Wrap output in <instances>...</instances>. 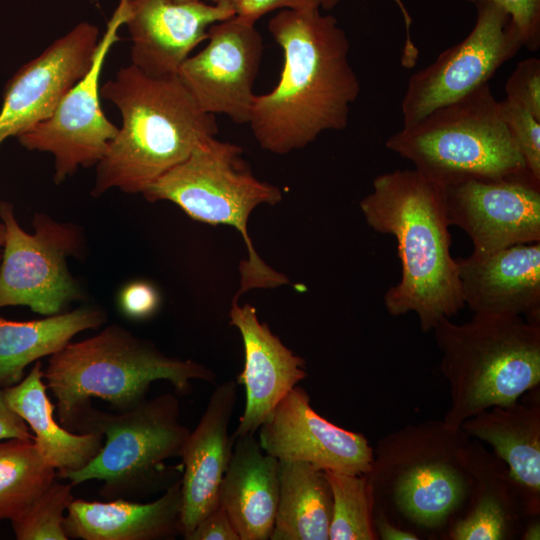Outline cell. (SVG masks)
Wrapping results in <instances>:
<instances>
[{
    "mask_svg": "<svg viewBox=\"0 0 540 540\" xmlns=\"http://www.w3.org/2000/svg\"><path fill=\"white\" fill-rule=\"evenodd\" d=\"M268 31L282 49L283 67L276 86L255 96L248 125L262 149L284 155L344 129L360 82L345 31L319 8L283 9Z\"/></svg>",
    "mask_w": 540,
    "mask_h": 540,
    "instance_id": "1",
    "label": "cell"
},
{
    "mask_svg": "<svg viewBox=\"0 0 540 540\" xmlns=\"http://www.w3.org/2000/svg\"><path fill=\"white\" fill-rule=\"evenodd\" d=\"M359 205L371 229L397 242L401 276L384 294L387 312L415 313L423 332L456 315L465 305L444 186L415 168L394 170L377 176Z\"/></svg>",
    "mask_w": 540,
    "mask_h": 540,
    "instance_id": "2",
    "label": "cell"
},
{
    "mask_svg": "<svg viewBox=\"0 0 540 540\" xmlns=\"http://www.w3.org/2000/svg\"><path fill=\"white\" fill-rule=\"evenodd\" d=\"M119 110L121 125L96 165L92 195L117 188L143 193L153 182L215 137V115L203 112L176 76L154 78L132 64L100 86Z\"/></svg>",
    "mask_w": 540,
    "mask_h": 540,
    "instance_id": "3",
    "label": "cell"
},
{
    "mask_svg": "<svg viewBox=\"0 0 540 540\" xmlns=\"http://www.w3.org/2000/svg\"><path fill=\"white\" fill-rule=\"evenodd\" d=\"M470 440L444 420L409 424L382 437L366 473L373 512L415 534L444 529L468 501Z\"/></svg>",
    "mask_w": 540,
    "mask_h": 540,
    "instance_id": "4",
    "label": "cell"
},
{
    "mask_svg": "<svg viewBox=\"0 0 540 540\" xmlns=\"http://www.w3.org/2000/svg\"><path fill=\"white\" fill-rule=\"evenodd\" d=\"M44 380L56 399L59 422L72 429L92 398L126 411L146 399L154 381L166 380L176 393L186 395L191 393L193 381L215 383L216 374L194 360L170 357L151 342L112 324L51 355Z\"/></svg>",
    "mask_w": 540,
    "mask_h": 540,
    "instance_id": "5",
    "label": "cell"
},
{
    "mask_svg": "<svg viewBox=\"0 0 540 540\" xmlns=\"http://www.w3.org/2000/svg\"><path fill=\"white\" fill-rule=\"evenodd\" d=\"M432 331L450 388L443 420L452 427L540 383V325L521 316L473 314L461 324L443 318Z\"/></svg>",
    "mask_w": 540,
    "mask_h": 540,
    "instance_id": "6",
    "label": "cell"
},
{
    "mask_svg": "<svg viewBox=\"0 0 540 540\" xmlns=\"http://www.w3.org/2000/svg\"><path fill=\"white\" fill-rule=\"evenodd\" d=\"M386 147L443 186L531 174L489 82L403 126Z\"/></svg>",
    "mask_w": 540,
    "mask_h": 540,
    "instance_id": "7",
    "label": "cell"
},
{
    "mask_svg": "<svg viewBox=\"0 0 540 540\" xmlns=\"http://www.w3.org/2000/svg\"><path fill=\"white\" fill-rule=\"evenodd\" d=\"M240 146L211 137L201 143L142 194L151 202L170 201L192 219L237 230L247 248L239 264L240 289L234 299L251 289H272L288 278L267 265L258 255L248 234V220L260 204L282 200L279 187L257 179L242 157Z\"/></svg>",
    "mask_w": 540,
    "mask_h": 540,
    "instance_id": "8",
    "label": "cell"
},
{
    "mask_svg": "<svg viewBox=\"0 0 540 540\" xmlns=\"http://www.w3.org/2000/svg\"><path fill=\"white\" fill-rule=\"evenodd\" d=\"M73 430L99 432L104 437L100 452L83 468L59 472L74 486L89 480L103 482L100 494L109 499L151 494L166 489L176 479L167 460L180 457L190 430L180 422L176 395L167 393L145 399L116 413L88 406Z\"/></svg>",
    "mask_w": 540,
    "mask_h": 540,
    "instance_id": "9",
    "label": "cell"
},
{
    "mask_svg": "<svg viewBox=\"0 0 540 540\" xmlns=\"http://www.w3.org/2000/svg\"><path fill=\"white\" fill-rule=\"evenodd\" d=\"M5 225V244L0 263V308L28 306L33 312L51 316L83 298L80 286L70 274L66 258L82 249V236L75 225L58 222L36 213L34 233L17 222L14 208L0 202Z\"/></svg>",
    "mask_w": 540,
    "mask_h": 540,
    "instance_id": "10",
    "label": "cell"
},
{
    "mask_svg": "<svg viewBox=\"0 0 540 540\" xmlns=\"http://www.w3.org/2000/svg\"><path fill=\"white\" fill-rule=\"evenodd\" d=\"M475 5L477 18L467 37L408 80L401 103L403 126L415 124L489 82L523 47L519 32L501 7L488 1Z\"/></svg>",
    "mask_w": 540,
    "mask_h": 540,
    "instance_id": "11",
    "label": "cell"
},
{
    "mask_svg": "<svg viewBox=\"0 0 540 540\" xmlns=\"http://www.w3.org/2000/svg\"><path fill=\"white\" fill-rule=\"evenodd\" d=\"M127 16L128 0H119L99 40L89 71L48 118L17 136L26 149L53 155L57 184L72 176L79 167L96 166L118 131L101 108L99 82L105 58L119 40L118 32Z\"/></svg>",
    "mask_w": 540,
    "mask_h": 540,
    "instance_id": "12",
    "label": "cell"
},
{
    "mask_svg": "<svg viewBox=\"0 0 540 540\" xmlns=\"http://www.w3.org/2000/svg\"><path fill=\"white\" fill-rule=\"evenodd\" d=\"M207 41L182 63L177 77L203 112L249 124L264 51L261 34L235 15L210 26Z\"/></svg>",
    "mask_w": 540,
    "mask_h": 540,
    "instance_id": "13",
    "label": "cell"
},
{
    "mask_svg": "<svg viewBox=\"0 0 540 540\" xmlns=\"http://www.w3.org/2000/svg\"><path fill=\"white\" fill-rule=\"evenodd\" d=\"M444 194L449 224L468 235L473 252L540 241V180L531 174L469 179Z\"/></svg>",
    "mask_w": 540,
    "mask_h": 540,
    "instance_id": "14",
    "label": "cell"
},
{
    "mask_svg": "<svg viewBox=\"0 0 540 540\" xmlns=\"http://www.w3.org/2000/svg\"><path fill=\"white\" fill-rule=\"evenodd\" d=\"M99 40L98 27L81 22L13 75L5 86L0 110V144L52 114L89 71Z\"/></svg>",
    "mask_w": 540,
    "mask_h": 540,
    "instance_id": "15",
    "label": "cell"
},
{
    "mask_svg": "<svg viewBox=\"0 0 540 540\" xmlns=\"http://www.w3.org/2000/svg\"><path fill=\"white\" fill-rule=\"evenodd\" d=\"M261 448L278 461L304 462L322 471L366 474L373 447L357 432L319 415L296 385L258 429Z\"/></svg>",
    "mask_w": 540,
    "mask_h": 540,
    "instance_id": "16",
    "label": "cell"
},
{
    "mask_svg": "<svg viewBox=\"0 0 540 540\" xmlns=\"http://www.w3.org/2000/svg\"><path fill=\"white\" fill-rule=\"evenodd\" d=\"M236 15V3L202 0H128L127 26L133 66L154 78L177 75L210 26Z\"/></svg>",
    "mask_w": 540,
    "mask_h": 540,
    "instance_id": "17",
    "label": "cell"
},
{
    "mask_svg": "<svg viewBox=\"0 0 540 540\" xmlns=\"http://www.w3.org/2000/svg\"><path fill=\"white\" fill-rule=\"evenodd\" d=\"M229 324L239 331L244 366L236 383L244 387L245 406L232 436L255 434L278 403L307 376L305 360L294 354L266 323L255 307L233 299Z\"/></svg>",
    "mask_w": 540,
    "mask_h": 540,
    "instance_id": "18",
    "label": "cell"
},
{
    "mask_svg": "<svg viewBox=\"0 0 540 540\" xmlns=\"http://www.w3.org/2000/svg\"><path fill=\"white\" fill-rule=\"evenodd\" d=\"M461 295L473 314L521 316L540 325V241L458 258Z\"/></svg>",
    "mask_w": 540,
    "mask_h": 540,
    "instance_id": "19",
    "label": "cell"
},
{
    "mask_svg": "<svg viewBox=\"0 0 540 540\" xmlns=\"http://www.w3.org/2000/svg\"><path fill=\"white\" fill-rule=\"evenodd\" d=\"M238 384L223 382L183 445L180 534L187 540L196 525L219 505V491L232 454L229 425L237 402Z\"/></svg>",
    "mask_w": 540,
    "mask_h": 540,
    "instance_id": "20",
    "label": "cell"
},
{
    "mask_svg": "<svg viewBox=\"0 0 540 540\" xmlns=\"http://www.w3.org/2000/svg\"><path fill=\"white\" fill-rule=\"evenodd\" d=\"M460 429L490 445L506 465L529 517L540 514V406L519 399L465 420Z\"/></svg>",
    "mask_w": 540,
    "mask_h": 540,
    "instance_id": "21",
    "label": "cell"
},
{
    "mask_svg": "<svg viewBox=\"0 0 540 540\" xmlns=\"http://www.w3.org/2000/svg\"><path fill=\"white\" fill-rule=\"evenodd\" d=\"M64 529L82 540H169L180 534L181 483L176 479L157 499L138 503L73 499Z\"/></svg>",
    "mask_w": 540,
    "mask_h": 540,
    "instance_id": "22",
    "label": "cell"
},
{
    "mask_svg": "<svg viewBox=\"0 0 540 540\" xmlns=\"http://www.w3.org/2000/svg\"><path fill=\"white\" fill-rule=\"evenodd\" d=\"M278 499V460L261 448L255 434L234 438L220 486L219 504L240 540L270 539Z\"/></svg>",
    "mask_w": 540,
    "mask_h": 540,
    "instance_id": "23",
    "label": "cell"
},
{
    "mask_svg": "<svg viewBox=\"0 0 540 540\" xmlns=\"http://www.w3.org/2000/svg\"><path fill=\"white\" fill-rule=\"evenodd\" d=\"M468 471L472 480L470 504L465 515L451 521L447 539H514L522 532L523 518L529 516L506 465L480 441L471 439Z\"/></svg>",
    "mask_w": 540,
    "mask_h": 540,
    "instance_id": "24",
    "label": "cell"
},
{
    "mask_svg": "<svg viewBox=\"0 0 540 540\" xmlns=\"http://www.w3.org/2000/svg\"><path fill=\"white\" fill-rule=\"evenodd\" d=\"M42 363L36 361L27 376L4 388L9 407L33 432L41 456L59 472L86 466L101 450L104 437L99 432L73 433L55 419L56 409L47 395Z\"/></svg>",
    "mask_w": 540,
    "mask_h": 540,
    "instance_id": "25",
    "label": "cell"
},
{
    "mask_svg": "<svg viewBox=\"0 0 540 540\" xmlns=\"http://www.w3.org/2000/svg\"><path fill=\"white\" fill-rule=\"evenodd\" d=\"M105 319L101 310L86 306L32 321L0 316V389L17 384L29 364L53 355L76 334L99 327Z\"/></svg>",
    "mask_w": 540,
    "mask_h": 540,
    "instance_id": "26",
    "label": "cell"
},
{
    "mask_svg": "<svg viewBox=\"0 0 540 540\" xmlns=\"http://www.w3.org/2000/svg\"><path fill=\"white\" fill-rule=\"evenodd\" d=\"M279 499L270 540H329L332 496L324 471L278 461Z\"/></svg>",
    "mask_w": 540,
    "mask_h": 540,
    "instance_id": "27",
    "label": "cell"
},
{
    "mask_svg": "<svg viewBox=\"0 0 540 540\" xmlns=\"http://www.w3.org/2000/svg\"><path fill=\"white\" fill-rule=\"evenodd\" d=\"M56 469L33 440L0 441V520L20 518L55 481Z\"/></svg>",
    "mask_w": 540,
    "mask_h": 540,
    "instance_id": "28",
    "label": "cell"
},
{
    "mask_svg": "<svg viewBox=\"0 0 540 540\" xmlns=\"http://www.w3.org/2000/svg\"><path fill=\"white\" fill-rule=\"evenodd\" d=\"M332 496L329 540H376L366 474L324 471Z\"/></svg>",
    "mask_w": 540,
    "mask_h": 540,
    "instance_id": "29",
    "label": "cell"
},
{
    "mask_svg": "<svg viewBox=\"0 0 540 540\" xmlns=\"http://www.w3.org/2000/svg\"><path fill=\"white\" fill-rule=\"evenodd\" d=\"M72 484L54 481L17 520L11 522L18 540H68L64 512L73 501Z\"/></svg>",
    "mask_w": 540,
    "mask_h": 540,
    "instance_id": "30",
    "label": "cell"
},
{
    "mask_svg": "<svg viewBox=\"0 0 540 540\" xmlns=\"http://www.w3.org/2000/svg\"><path fill=\"white\" fill-rule=\"evenodd\" d=\"M499 104L503 119L523 156L527 170L540 180V117L513 98L505 97Z\"/></svg>",
    "mask_w": 540,
    "mask_h": 540,
    "instance_id": "31",
    "label": "cell"
},
{
    "mask_svg": "<svg viewBox=\"0 0 540 540\" xmlns=\"http://www.w3.org/2000/svg\"><path fill=\"white\" fill-rule=\"evenodd\" d=\"M506 97L520 101L540 117V60L519 62L505 85Z\"/></svg>",
    "mask_w": 540,
    "mask_h": 540,
    "instance_id": "32",
    "label": "cell"
},
{
    "mask_svg": "<svg viewBox=\"0 0 540 540\" xmlns=\"http://www.w3.org/2000/svg\"><path fill=\"white\" fill-rule=\"evenodd\" d=\"M488 1L501 7L511 18L523 42L530 50L540 45V0H466Z\"/></svg>",
    "mask_w": 540,
    "mask_h": 540,
    "instance_id": "33",
    "label": "cell"
},
{
    "mask_svg": "<svg viewBox=\"0 0 540 540\" xmlns=\"http://www.w3.org/2000/svg\"><path fill=\"white\" fill-rule=\"evenodd\" d=\"M120 303L126 315L134 319H144L157 310L159 295L149 283L134 282L125 287Z\"/></svg>",
    "mask_w": 540,
    "mask_h": 540,
    "instance_id": "34",
    "label": "cell"
},
{
    "mask_svg": "<svg viewBox=\"0 0 540 540\" xmlns=\"http://www.w3.org/2000/svg\"><path fill=\"white\" fill-rule=\"evenodd\" d=\"M320 8V0H237L236 16L255 24L259 18L277 9L311 10Z\"/></svg>",
    "mask_w": 540,
    "mask_h": 540,
    "instance_id": "35",
    "label": "cell"
},
{
    "mask_svg": "<svg viewBox=\"0 0 540 540\" xmlns=\"http://www.w3.org/2000/svg\"><path fill=\"white\" fill-rule=\"evenodd\" d=\"M187 540H240V537L219 504L196 525Z\"/></svg>",
    "mask_w": 540,
    "mask_h": 540,
    "instance_id": "36",
    "label": "cell"
},
{
    "mask_svg": "<svg viewBox=\"0 0 540 540\" xmlns=\"http://www.w3.org/2000/svg\"><path fill=\"white\" fill-rule=\"evenodd\" d=\"M12 438L34 440L29 426L9 407L0 389V441Z\"/></svg>",
    "mask_w": 540,
    "mask_h": 540,
    "instance_id": "37",
    "label": "cell"
},
{
    "mask_svg": "<svg viewBox=\"0 0 540 540\" xmlns=\"http://www.w3.org/2000/svg\"><path fill=\"white\" fill-rule=\"evenodd\" d=\"M373 529L376 539L380 540H418L417 534L409 531L381 512H373Z\"/></svg>",
    "mask_w": 540,
    "mask_h": 540,
    "instance_id": "38",
    "label": "cell"
},
{
    "mask_svg": "<svg viewBox=\"0 0 540 540\" xmlns=\"http://www.w3.org/2000/svg\"><path fill=\"white\" fill-rule=\"evenodd\" d=\"M394 1L396 2V4L398 5V7H399V9L401 11V14H402L403 19H404V24H405L406 37H405V43H404L403 50L405 52L409 53V52L414 51V49L416 48L415 44L412 41L411 32H410L412 19H411L410 15H409V12L404 7L402 1L401 0H394Z\"/></svg>",
    "mask_w": 540,
    "mask_h": 540,
    "instance_id": "39",
    "label": "cell"
},
{
    "mask_svg": "<svg viewBox=\"0 0 540 540\" xmlns=\"http://www.w3.org/2000/svg\"><path fill=\"white\" fill-rule=\"evenodd\" d=\"M521 533V539L523 540H539L540 539V522L539 516L533 517Z\"/></svg>",
    "mask_w": 540,
    "mask_h": 540,
    "instance_id": "40",
    "label": "cell"
},
{
    "mask_svg": "<svg viewBox=\"0 0 540 540\" xmlns=\"http://www.w3.org/2000/svg\"><path fill=\"white\" fill-rule=\"evenodd\" d=\"M5 244V225L0 218V263L3 255V249Z\"/></svg>",
    "mask_w": 540,
    "mask_h": 540,
    "instance_id": "41",
    "label": "cell"
},
{
    "mask_svg": "<svg viewBox=\"0 0 540 540\" xmlns=\"http://www.w3.org/2000/svg\"><path fill=\"white\" fill-rule=\"evenodd\" d=\"M341 0H320V7L325 10L334 8Z\"/></svg>",
    "mask_w": 540,
    "mask_h": 540,
    "instance_id": "42",
    "label": "cell"
},
{
    "mask_svg": "<svg viewBox=\"0 0 540 540\" xmlns=\"http://www.w3.org/2000/svg\"><path fill=\"white\" fill-rule=\"evenodd\" d=\"M175 2H191V1H199V0H173ZM214 3H220V2H224V1H231V2H235L237 3V0H210Z\"/></svg>",
    "mask_w": 540,
    "mask_h": 540,
    "instance_id": "43",
    "label": "cell"
}]
</instances>
